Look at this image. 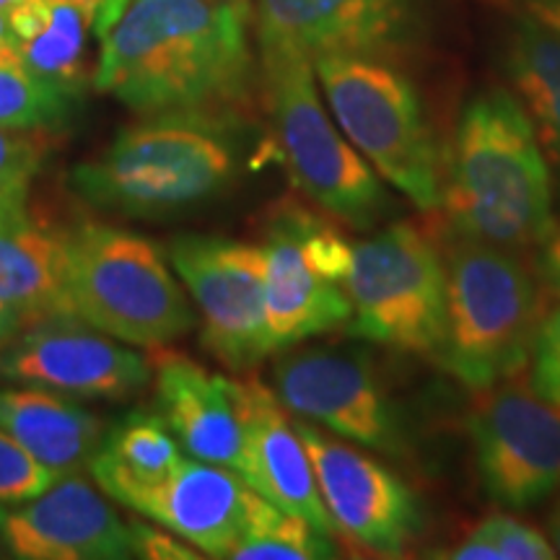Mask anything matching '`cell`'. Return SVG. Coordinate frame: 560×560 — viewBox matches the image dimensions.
<instances>
[{
    "mask_svg": "<svg viewBox=\"0 0 560 560\" xmlns=\"http://www.w3.org/2000/svg\"><path fill=\"white\" fill-rule=\"evenodd\" d=\"M262 501L240 472L185 457L170 478L136 490L120 506L172 529L210 558H231Z\"/></svg>",
    "mask_w": 560,
    "mask_h": 560,
    "instance_id": "obj_18",
    "label": "cell"
},
{
    "mask_svg": "<svg viewBox=\"0 0 560 560\" xmlns=\"http://www.w3.org/2000/svg\"><path fill=\"white\" fill-rule=\"evenodd\" d=\"M62 312L149 350L179 340L198 322L164 249L109 223L62 234Z\"/></svg>",
    "mask_w": 560,
    "mask_h": 560,
    "instance_id": "obj_4",
    "label": "cell"
},
{
    "mask_svg": "<svg viewBox=\"0 0 560 560\" xmlns=\"http://www.w3.org/2000/svg\"><path fill=\"white\" fill-rule=\"evenodd\" d=\"M285 410L387 457L408 452V429L380 371L355 346H291L272 366Z\"/></svg>",
    "mask_w": 560,
    "mask_h": 560,
    "instance_id": "obj_10",
    "label": "cell"
},
{
    "mask_svg": "<svg viewBox=\"0 0 560 560\" xmlns=\"http://www.w3.org/2000/svg\"><path fill=\"white\" fill-rule=\"evenodd\" d=\"M0 431L52 472H89L104 441V423L75 397L39 387L0 389Z\"/></svg>",
    "mask_w": 560,
    "mask_h": 560,
    "instance_id": "obj_20",
    "label": "cell"
},
{
    "mask_svg": "<svg viewBox=\"0 0 560 560\" xmlns=\"http://www.w3.org/2000/svg\"><path fill=\"white\" fill-rule=\"evenodd\" d=\"M252 490L314 527L335 532L296 420L260 380L247 382V470Z\"/></svg>",
    "mask_w": 560,
    "mask_h": 560,
    "instance_id": "obj_19",
    "label": "cell"
},
{
    "mask_svg": "<svg viewBox=\"0 0 560 560\" xmlns=\"http://www.w3.org/2000/svg\"><path fill=\"white\" fill-rule=\"evenodd\" d=\"M166 257L198 306L202 346L215 361L236 374H247L278 353L265 312L260 244L182 234L170 244Z\"/></svg>",
    "mask_w": 560,
    "mask_h": 560,
    "instance_id": "obj_11",
    "label": "cell"
},
{
    "mask_svg": "<svg viewBox=\"0 0 560 560\" xmlns=\"http://www.w3.org/2000/svg\"><path fill=\"white\" fill-rule=\"evenodd\" d=\"M26 325V317L21 314L19 310H13V306L3 304L0 301V350H3L9 342L16 338V332L21 330V327Z\"/></svg>",
    "mask_w": 560,
    "mask_h": 560,
    "instance_id": "obj_35",
    "label": "cell"
},
{
    "mask_svg": "<svg viewBox=\"0 0 560 560\" xmlns=\"http://www.w3.org/2000/svg\"><path fill=\"white\" fill-rule=\"evenodd\" d=\"M520 9L560 34V0H520Z\"/></svg>",
    "mask_w": 560,
    "mask_h": 560,
    "instance_id": "obj_34",
    "label": "cell"
},
{
    "mask_svg": "<svg viewBox=\"0 0 560 560\" xmlns=\"http://www.w3.org/2000/svg\"><path fill=\"white\" fill-rule=\"evenodd\" d=\"M182 459L179 441L161 416L132 412L104 433L102 446L89 462V475L112 501L122 503L136 490L170 478Z\"/></svg>",
    "mask_w": 560,
    "mask_h": 560,
    "instance_id": "obj_24",
    "label": "cell"
},
{
    "mask_svg": "<svg viewBox=\"0 0 560 560\" xmlns=\"http://www.w3.org/2000/svg\"><path fill=\"white\" fill-rule=\"evenodd\" d=\"M265 312L276 350L346 330L350 299L346 278L353 244L304 202L283 198L262 219Z\"/></svg>",
    "mask_w": 560,
    "mask_h": 560,
    "instance_id": "obj_9",
    "label": "cell"
},
{
    "mask_svg": "<svg viewBox=\"0 0 560 560\" xmlns=\"http://www.w3.org/2000/svg\"><path fill=\"white\" fill-rule=\"evenodd\" d=\"M153 397L190 457L247 470V382L229 380L166 346L153 348Z\"/></svg>",
    "mask_w": 560,
    "mask_h": 560,
    "instance_id": "obj_17",
    "label": "cell"
},
{
    "mask_svg": "<svg viewBox=\"0 0 560 560\" xmlns=\"http://www.w3.org/2000/svg\"><path fill=\"white\" fill-rule=\"evenodd\" d=\"M24 3V0H0V11L9 13L11 9H16V5Z\"/></svg>",
    "mask_w": 560,
    "mask_h": 560,
    "instance_id": "obj_38",
    "label": "cell"
},
{
    "mask_svg": "<svg viewBox=\"0 0 560 560\" xmlns=\"http://www.w3.org/2000/svg\"><path fill=\"white\" fill-rule=\"evenodd\" d=\"M441 206L457 236L509 252L556 229V187L535 125L511 89L478 91L462 109Z\"/></svg>",
    "mask_w": 560,
    "mask_h": 560,
    "instance_id": "obj_2",
    "label": "cell"
},
{
    "mask_svg": "<svg viewBox=\"0 0 560 560\" xmlns=\"http://www.w3.org/2000/svg\"><path fill=\"white\" fill-rule=\"evenodd\" d=\"M503 73L535 125L560 200V34L520 11L503 39Z\"/></svg>",
    "mask_w": 560,
    "mask_h": 560,
    "instance_id": "obj_23",
    "label": "cell"
},
{
    "mask_svg": "<svg viewBox=\"0 0 560 560\" xmlns=\"http://www.w3.org/2000/svg\"><path fill=\"white\" fill-rule=\"evenodd\" d=\"M58 478V472L34 459L19 441L0 431V506L30 501Z\"/></svg>",
    "mask_w": 560,
    "mask_h": 560,
    "instance_id": "obj_27",
    "label": "cell"
},
{
    "mask_svg": "<svg viewBox=\"0 0 560 560\" xmlns=\"http://www.w3.org/2000/svg\"><path fill=\"white\" fill-rule=\"evenodd\" d=\"M548 532H550V542L556 552L560 556V501L556 503V509H552L550 520H548Z\"/></svg>",
    "mask_w": 560,
    "mask_h": 560,
    "instance_id": "obj_37",
    "label": "cell"
},
{
    "mask_svg": "<svg viewBox=\"0 0 560 560\" xmlns=\"http://www.w3.org/2000/svg\"><path fill=\"white\" fill-rule=\"evenodd\" d=\"M0 380L75 400H130L153 382L149 355L58 312L26 322L0 350Z\"/></svg>",
    "mask_w": 560,
    "mask_h": 560,
    "instance_id": "obj_13",
    "label": "cell"
},
{
    "mask_svg": "<svg viewBox=\"0 0 560 560\" xmlns=\"http://www.w3.org/2000/svg\"><path fill=\"white\" fill-rule=\"evenodd\" d=\"M332 532L314 527L296 514L278 509L265 499L252 520L247 535L236 545V560H327L338 558Z\"/></svg>",
    "mask_w": 560,
    "mask_h": 560,
    "instance_id": "obj_25",
    "label": "cell"
},
{
    "mask_svg": "<svg viewBox=\"0 0 560 560\" xmlns=\"http://www.w3.org/2000/svg\"><path fill=\"white\" fill-rule=\"evenodd\" d=\"M446 322L439 363L462 387L486 392L529 363L540 325L537 276L516 252L452 236L446 247Z\"/></svg>",
    "mask_w": 560,
    "mask_h": 560,
    "instance_id": "obj_5",
    "label": "cell"
},
{
    "mask_svg": "<svg viewBox=\"0 0 560 560\" xmlns=\"http://www.w3.org/2000/svg\"><path fill=\"white\" fill-rule=\"evenodd\" d=\"M260 68L272 138L293 187L322 213L359 231L387 219L389 192L327 112L314 62L296 52L260 50Z\"/></svg>",
    "mask_w": 560,
    "mask_h": 560,
    "instance_id": "obj_6",
    "label": "cell"
},
{
    "mask_svg": "<svg viewBox=\"0 0 560 560\" xmlns=\"http://www.w3.org/2000/svg\"><path fill=\"white\" fill-rule=\"evenodd\" d=\"M75 100L79 94L39 79L21 60L0 66V125L5 128L50 136L70 120Z\"/></svg>",
    "mask_w": 560,
    "mask_h": 560,
    "instance_id": "obj_26",
    "label": "cell"
},
{
    "mask_svg": "<svg viewBox=\"0 0 560 560\" xmlns=\"http://www.w3.org/2000/svg\"><path fill=\"white\" fill-rule=\"evenodd\" d=\"M423 26L420 0H257L260 50L310 58L380 55L410 47Z\"/></svg>",
    "mask_w": 560,
    "mask_h": 560,
    "instance_id": "obj_15",
    "label": "cell"
},
{
    "mask_svg": "<svg viewBox=\"0 0 560 560\" xmlns=\"http://www.w3.org/2000/svg\"><path fill=\"white\" fill-rule=\"evenodd\" d=\"M450 558L454 560H499V552H495L493 545L482 532L475 527L470 535L465 537L459 545H454Z\"/></svg>",
    "mask_w": 560,
    "mask_h": 560,
    "instance_id": "obj_33",
    "label": "cell"
},
{
    "mask_svg": "<svg viewBox=\"0 0 560 560\" xmlns=\"http://www.w3.org/2000/svg\"><path fill=\"white\" fill-rule=\"evenodd\" d=\"M346 332L408 355H439L446 322V260L429 231L397 221L353 244Z\"/></svg>",
    "mask_w": 560,
    "mask_h": 560,
    "instance_id": "obj_8",
    "label": "cell"
},
{
    "mask_svg": "<svg viewBox=\"0 0 560 560\" xmlns=\"http://www.w3.org/2000/svg\"><path fill=\"white\" fill-rule=\"evenodd\" d=\"M62 234L30 213V195L0 192V301L26 322L62 312Z\"/></svg>",
    "mask_w": 560,
    "mask_h": 560,
    "instance_id": "obj_21",
    "label": "cell"
},
{
    "mask_svg": "<svg viewBox=\"0 0 560 560\" xmlns=\"http://www.w3.org/2000/svg\"><path fill=\"white\" fill-rule=\"evenodd\" d=\"M0 540L21 560H128L130 524L81 472H66L30 501L0 506Z\"/></svg>",
    "mask_w": 560,
    "mask_h": 560,
    "instance_id": "obj_16",
    "label": "cell"
},
{
    "mask_svg": "<svg viewBox=\"0 0 560 560\" xmlns=\"http://www.w3.org/2000/svg\"><path fill=\"white\" fill-rule=\"evenodd\" d=\"M314 73L355 151L420 210L441 206V156L423 102L408 75L380 55H322Z\"/></svg>",
    "mask_w": 560,
    "mask_h": 560,
    "instance_id": "obj_7",
    "label": "cell"
},
{
    "mask_svg": "<svg viewBox=\"0 0 560 560\" xmlns=\"http://www.w3.org/2000/svg\"><path fill=\"white\" fill-rule=\"evenodd\" d=\"M480 486L493 503L532 509L560 488V405L529 382H501L482 392L467 418Z\"/></svg>",
    "mask_w": 560,
    "mask_h": 560,
    "instance_id": "obj_12",
    "label": "cell"
},
{
    "mask_svg": "<svg viewBox=\"0 0 560 560\" xmlns=\"http://www.w3.org/2000/svg\"><path fill=\"white\" fill-rule=\"evenodd\" d=\"M535 276L550 296H560V226L550 231V236L537 247Z\"/></svg>",
    "mask_w": 560,
    "mask_h": 560,
    "instance_id": "obj_32",
    "label": "cell"
},
{
    "mask_svg": "<svg viewBox=\"0 0 560 560\" xmlns=\"http://www.w3.org/2000/svg\"><path fill=\"white\" fill-rule=\"evenodd\" d=\"M0 558H9V550H5V545H3V540H0Z\"/></svg>",
    "mask_w": 560,
    "mask_h": 560,
    "instance_id": "obj_39",
    "label": "cell"
},
{
    "mask_svg": "<svg viewBox=\"0 0 560 560\" xmlns=\"http://www.w3.org/2000/svg\"><path fill=\"white\" fill-rule=\"evenodd\" d=\"M242 122L208 115H143L107 149L68 174L70 190L96 210L161 219L219 198L240 177Z\"/></svg>",
    "mask_w": 560,
    "mask_h": 560,
    "instance_id": "obj_3",
    "label": "cell"
},
{
    "mask_svg": "<svg viewBox=\"0 0 560 560\" xmlns=\"http://www.w3.org/2000/svg\"><path fill=\"white\" fill-rule=\"evenodd\" d=\"M130 524V540H132V558L145 560H198L202 552H195L174 535L172 529L161 527V524H149L132 520Z\"/></svg>",
    "mask_w": 560,
    "mask_h": 560,
    "instance_id": "obj_31",
    "label": "cell"
},
{
    "mask_svg": "<svg viewBox=\"0 0 560 560\" xmlns=\"http://www.w3.org/2000/svg\"><path fill=\"white\" fill-rule=\"evenodd\" d=\"M100 0H24L9 16L24 68L39 79L81 94L86 81V45Z\"/></svg>",
    "mask_w": 560,
    "mask_h": 560,
    "instance_id": "obj_22",
    "label": "cell"
},
{
    "mask_svg": "<svg viewBox=\"0 0 560 560\" xmlns=\"http://www.w3.org/2000/svg\"><path fill=\"white\" fill-rule=\"evenodd\" d=\"M332 529L382 558H400L423 532V509L408 482L382 462L296 418Z\"/></svg>",
    "mask_w": 560,
    "mask_h": 560,
    "instance_id": "obj_14",
    "label": "cell"
},
{
    "mask_svg": "<svg viewBox=\"0 0 560 560\" xmlns=\"http://www.w3.org/2000/svg\"><path fill=\"white\" fill-rule=\"evenodd\" d=\"M478 529L488 537L499 560H552L558 558L556 548L540 529L516 520L509 514H490L478 524Z\"/></svg>",
    "mask_w": 560,
    "mask_h": 560,
    "instance_id": "obj_29",
    "label": "cell"
},
{
    "mask_svg": "<svg viewBox=\"0 0 560 560\" xmlns=\"http://www.w3.org/2000/svg\"><path fill=\"white\" fill-rule=\"evenodd\" d=\"M529 387L542 400L560 405V304L537 325L529 353Z\"/></svg>",
    "mask_w": 560,
    "mask_h": 560,
    "instance_id": "obj_30",
    "label": "cell"
},
{
    "mask_svg": "<svg viewBox=\"0 0 560 560\" xmlns=\"http://www.w3.org/2000/svg\"><path fill=\"white\" fill-rule=\"evenodd\" d=\"M13 60H21V58L16 52V42H13L9 16L0 11V66H3V62H13Z\"/></svg>",
    "mask_w": 560,
    "mask_h": 560,
    "instance_id": "obj_36",
    "label": "cell"
},
{
    "mask_svg": "<svg viewBox=\"0 0 560 560\" xmlns=\"http://www.w3.org/2000/svg\"><path fill=\"white\" fill-rule=\"evenodd\" d=\"M247 0H100L94 86L138 115L242 122L255 100Z\"/></svg>",
    "mask_w": 560,
    "mask_h": 560,
    "instance_id": "obj_1",
    "label": "cell"
},
{
    "mask_svg": "<svg viewBox=\"0 0 560 560\" xmlns=\"http://www.w3.org/2000/svg\"><path fill=\"white\" fill-rule=\"evenodd\" d=\"M45 132L13 130L0 125V192L30 195L47 159Z\"/></svg>",
    "mask_w": 560,
    "mask_h": 560,
    "instance_id": "obj_28",
    "label": "cell"
}]
</instances>
